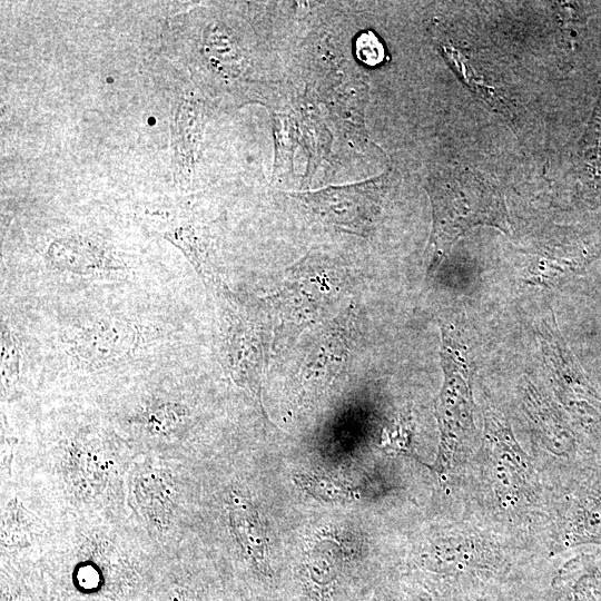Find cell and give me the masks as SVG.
Returning a JSON list of instances; mask_svg holds the SVG:
<instances>
[{"mask_svg":"<svg viewBox=\"0 0 601 601\" xmlns=\"http://www.w3.org/2000/svg\"><path fill=\"white\" fill-rule=\"evenodd\" d=\"M433 229L427 249V274L444 259L452 245L470 228L490 225L508 230L500 194L475 175L462 174L431 183Z\"/></svg>","mask_w":601,"mask_h":601,"instance_id":"1","label":"cell"},{"mask_svg":"<svg viewBox=\"0 0 601 601\" xmlns=\"http://www.w3.org/2000/svg\"><path fill=\"white\" fill-rule=\"evenodd\" d=\"M441 358L444 381L436 402L440 442L432 469L442 475L472 440L475 425L471 365L456 342L446 335H443Z\"/></svg>","mask_w":601,"mask_h":601,"instance_id":"2","label":"cell"},{"mask_svg":"<svg viewBox=\"0 0 601 601\" xmlns=\"http://www.w3.org/2000/svg\"><path fill=\"white\" fill-rule=\"evenodd\" d=\"M148 335L135 321L102 317L68 329L62 345L73 364L96 370L130 358L147 344Z\"/></svg>","mask_w":601,"mask_h":601,"instance_id":"3","label":"cell"},{"mask_svg":"<svg viewBox=\"0 0 601 601\" xmlns=\"http://www.w3.org/2000/svg\"><path fill=\"white\" fill-rule=\"evenodd\" d=\"M541 336L563 403L581 422L601 421V397L561 336L554 317L543 321Z\"/></svg>","mask_w":601,"mask_h":601,"instance_id":"4","label":"cell"},{"mask_svg":"<svg viewBox=\"0 0 601 601\" xmlns=\"http://www.w3.org/2000/svg\"><path fill=\"white\" fill-rule=\"evenodd\" d=\"M145 218L158 234L180 249L213 293L223 284L214 269L210 243L200 224L167 209L146 210Z\"/></svg>","mask_w":601,"mask_h":601,"instance_id":"5","label":"cell"},{"mask_svg":"<svg viewBox=\"0 0 601 601\" xmlns=\"http://www.w3.org/2000/svg\"><path fill=\"white\" fill-rule=\"evenodd\" d=\"M380 180L334 187L305 195V199L324 221L361 230L374 214Z\"/></svg>","mask_w":601,"mask_h":601,"instance_id":"6","label":"cell"},{"mask_svg":"<svg viewBox=\"0 0 601 601\" xmlns=\"http://www.w3.org/2000/svg\"><path fill=\"white\" fill-rule=\"evenodd\" d=\"M46 257L55 268L82 276L121 272L128 267L111 246L82 235L55 239L49 245Z\"/></svg>","mask_w":601,"mask_h":601,"instance_id":"7","label":"cell"},{"mask_svg":"<svg viewBox=\"0 0 601 601\" xmlns=\"http://www.w3.org/2000/svg\"><path fill=\"white\" fill-rule=\"evenodd\" d=\"M203 120V106L195 93L183 92L175 102L171 118L174 177L178 184H186L190 178L201 140Z\"/></svg>","mask_w":601,"mask_h":601,"instance_id":"8","label":"cell"},{"mask_svg":"<svg viewBox=\"0 0 601 601\" xmlns=\"http://www.w3.org/2000/svg\"><path fill=\"white\" fill-rule=\"evenodd\" d=\"M229 523L240 546L253 559L256 566L266 573L269 569L266 555L267 540L256 510L249 503L235 497L229 509Z\"/></svg>","mask_w":601,"mask_h":601,"instance_id":"9","label":"cell"},{"mask_svg":"<svg viewBox=\"0 0 601 601\" xmlns=\"http://www.w3.org/2000/svg\"><path fill=\"white\" fill-rule=\"evenodd\" d=\"M135 494L141 513L157 529H165L173 510L171 491L155 473L140 475L136 481Z\"/></svg>","mask_w":601,"mask_h":601,"instance_id":"10","label":"cell"},{"mask_svg":"<svg viewBox=\"0 0 601 601\" xmlns=\"http://www.w3.org/2000/svg\"><path fill=\"white\" fill-rule=\"evenodd\" d=\"M548 601H601V571L570 568L553 582Z\"/></svg>","mask_w":601,"mask_h":601,"instance_id":"11","label":"cell"},{"mask_svg":"<svg viewBox=\"0 0 601 601\" xmlns=\"http://www.w3.org/2000/svg\"><path fill=\"white\" fill-rule=\"evenodd\" d=\"M22 354L20 343L8 326H1V380L6 391L12 390L19 381Z\"/></svg>","mask_w":601,"mask_h":601,"instance_id":"12","label":"cell"},{"mask_svg":"<svg viewBox=\"0 0 601 601\" xmlns=\"http://www.w3.org/2000/svg\"><path fill=\"white\" fill-rule=\"evenodd\" d=\"M307 492L324 501H346L354 497V490L327 476L298 475L297 480Z\"/></svg>","mask_w":601,"mask_h":601,"instance_id":"13","label":"cell"},{"mask_svg":"<svg viewBox=\"0 0 601 601\" xmlns=\"http://www.w3.org/2000/svg\"><path fill=\"white\" fill-rule=\"evenodd\" d=\"M3 522V533L7 543L21 544L30 533V519L26 511L18 506L16 502L8 505Z\"/></svg>","mask_w":601,"mask_h":601,"instance_id":"14","label":"cell"},{"mask_svg":"<svg viewBox=\"0 0 601 601\" xmlns=\"http://www.w3.org/2000/svg\"><path fill=\"white\" fill-rule=\"evenodd\" d=\"M357 58L367 66H376L384 58V47L372 31L361 33L355 43Z\"/></svg>","mask_w":601,"mask_h":601,"instance_id":"15","label":"cell"},{"mask_svg":"<svg viewBox=\"0 0 601 601\" xmlns=\"http://www.w3.org/2000/svg\"><path fill=\"white\" fill-rule=\"evenodd\" d=\"M183 413L174 405H160L146 413V424L156 432H167L175 427Z\"/></svg>","mask_w":601,"mask_h":601,"instance_id":"16","label":"cell"},{"mask_svg":"<svg viewBox=\"0 0 601 601\" xmlns=\"http://www.w3.org/2000/svg\"><path fill=\"white\" fill-rule=\"evenodd\" d=\"M373 601H428L424 595H415L406 592L394 591L384 593Z\"/></svg>","mask_w":601,"mask_h":601,"instance_id":"17","label":"cell"}]
</instances>
